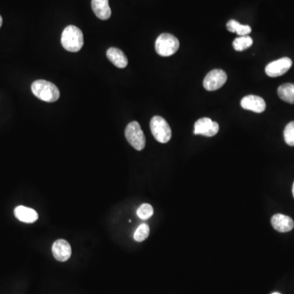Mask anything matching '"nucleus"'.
Listing matches in <instances>:
<instances>
[{"label": "nucleus", "mask_w": 294, "mask_h": 294, "mask_svg": "<svg viewBox=\"0 0 294 294\" xmlns=\"http://www.w3.org/2000/svg\"><path fill=\"white\" fill-rule=\"evenodd\" d=\"M14 215L19 221L25 223H34L38 218L35 210L26 206H17L14 209Z\"/></svg>", "instance_id": "f8f14e48"}, {"label": "nucleus", "mask_w": 294, "mask_h": 294, "mask_svg": "<svg viewBox=\"0 0 294 294\" xmlns=\"http://www.w3.org/2000/svg\"><path fill=\"white\" fill-rule=\"evenodd\" d=\"M292 61L288 57H283L269 63L266 67V74L269 77L276 78L281 76L292 67Z\"/></svg>", "instance_id": "6e6552de"}, {"label": "nucleus", "mask_w": 294, "mask_h": 294, "mask_svg": "<svg viewBox=\"0 0 294 294\" xmlns=\"http://www.w3.org/2000/svg\"><path fill=\"white\" fill-rule=\"evenodd\" d=\"M271 294H281V293H280V292H273V293H271Z\"/></svg>", "instance_id": "5701e85b"}, {"label": "nucleus", "mask_w": 294, "mask_h": 294, "mask_svg": "<svg viewBox=\"0 0 294 294\" xmlns=\"http://www.w3.org/2000/svg\"><path fill=\"white\" fill-rule=\"evenodd\" d=\"M253 43V38L248 35L238 37L233 41V48L238 52H242L252 46Z\"/></svg>", "instance_id": "f3484780"}, {"label": "nucleus", "mask_w": 294, "mask_h": 294, "mask_svg": "<svg viewBox=\"0 0 294 294\" xmlns=\"http://www.w3.org/2000/svg\"><path fill=\"white\" fill-rule=\"evenodd\" d=\"M219 131V125L217 122L209 118H202L198 119L195 123L194 133L196 135H203L205 137H214Z\"/></svg>", "instance_id": "0eeeda50"}, {"label": "nucleus", "mask_w": 294, "mask_h": 294, "mask_svg": "<svg viewBox=\"0 0 294 294\" xmlns=\"http://www.w3.org/2000/svg\"><path fill=\"white\" fill-rule=\"evenodd\" d=\"M240 105L244 110L254 111L255 113H262L266 107L264 99L255 95H248L244 97L242 99Z\"/></svg>", "instance_id": "1a4fd4ad"}, {"label": "nucleus", "mask_w": 294, "mask_h": 294, "mask_svg": "<svg viewBox=\"0 0 294 294\" xmlns=\"http://www.w3.org/2000/svg\"><path fill=\"white\" fill-rule=\"evenodd\" d=\"M284 141L290 146H294V121L287 124L284 132Z\"/></svg>", "instance_id": "aec40b11"}, {"label": "nucleus", "mask_w": 294, "mask_h": 294, "mask_svg": "<svg viewBox=\"0 0 294 294\" xmlns=\"http://www.w3.org/2000/svg\"><path fill=\"white\" fill-rule=\"evenodd\" d=\"M151 133L156 141L167 143L172 137V130L167 121L161 116H154L151 120Z\"/></svg>", "instance_id": "20e7f679"}, {"label": "nucleus", "mask_w": 294, "mask_h": 294, "mask_svg": "<svg viewBox=\"0 0 294 294\" xmlns=\"http://www.w3.org/2000/svg\"><path fill=\"white\" fill-rule=\"evenodd\" d=\"M125 137L129 143L137 151H142L145 148V135L137 121H133L128 124L125 129Z\"/></svg>", "instance_id": "39448f33"}, {"label": "nucleus", "mask_w": 294, "mask_h": 294, "mask_svg": "<svg viewBox=\"0 0 294 294\" xmlns=\"http://www.w3.org/2000/svg\"><path fill=\"white\" fill-rule=\"evenodd\" d=\"M278 95L280 98L285 102L294 104V85L293 83H284L278 89Z\"/></svg>", "instance_id": "dca6fc26"}, {"label": "nucleus", "mask_w": 294, "mask_h": 294, "mask_svg": "<svg viewBox=\"0 0 294 294\" xmlns=\"http://www.w3.org/2000/svg\"><path fill=\"white\" fill-rule=\"evenodd\" d=\"M53 257L58 262H67L72 254L71 245L67 240H57L52 247Z\"/></svg>", "instance_id": "9d476101"}, {"label": "nucleus", "mask_w": 294, "mask_h": 294, "mask_svg": "<svg viewBox=\"0 0 294 294\" xmlns=\"http://www.w3.org/2000/svg\"><path fill=\"white\" fill-rule=\"evenodd\" d=\"M226 28L232 33H236L239 36H245L252 31V29L248 25H242L237 20H230L226 24Z\"/></svg>", "instance_id": "2eb2a0df"}, {"label": "nucleus", "mask_w": 294, "mask_h": 294, "mask_svg": "<svg viewBox=\"0 0 294 294\" xmlns=\"http://www.w3.org/2000/svg\"><path fill=\"white\" fill-rule=\"evenodd\" d=\"M271 225L277 232L285 233L293 229L294 222L290 217L279 214L272 217Z\"/></svg>", "instance_id": "9b49d317"}, {"label": "nucleus", "mask_w": 294, "mask_h": 294, "mask_svg": "<svg viewBox=\"0 0 294 294\" xmlns=\"http://www.w3.org/2000/svg\"><path fill=\"white\" fill-rule=\"evenodd\" d=\"M92 8L95 15L101 20H108L111 17L109 0H92Z\"/></svg>", "instance_id": "ddd939ff"}, {"label": "nucleus", "mask_w": 294, "mask_h": 294, "mask_svg": "<svg viewBox=\"0 0 294 294\" xmlns=\"http://www.w3.org/2000/svg\"><path fill=\"white\" fill-rule=\"evenodd\" d=\"M150 234V227L147 224H141L134 232V240L137 242H142L146 239Z\"/></svg>", "instance_id": "a211bd4d"}, {"label": "nucleus", "mask_w": 294, "mask_h": 294, "mask_svg": "<svg viewBox=\"0 0 294 294\" xmlns=\"http://www.w3.org/2000/svg\"><path fill=\"white\" fill-rule=\"evenodd\" d=\"M153 214V207L149 204H141L137 210V216L142 220L149 219L152 217Z\"/></svg>", "instance_id": "6ab92c4d"}, {"label": "nucleus", "mask_w": 294, "mask_h": 294, "mask_svg": "<svg viewBox=\"0 0 294 294\" xmlns=\"http://www.w3.org/2000/svg\"><path fill=\"white\" fill-rule=\"evenodd\" d=\"M31 90L35 97L46 102H54L60 97V91L53 83L43 79L34 81Z\"/></svg>", "instance_id": "f03ea898"}, {"label": "nucleus", "mask_w": 294, "mask_h": 294, "mask_svg": "<svg viewBox=\"0 0 294 294\" xmlns=\"http://www.w3.org/2000/svg\"><path fill=\"white\" fill-rule=\"evenodd\" d=\"M2 24H3V18L2 16H0V28H1V27H2Z\"/></svg>", "instance_id": "412c9836"}, {"label": "nucleus", "mask_w": 294, "mask_h": 294, "mask_svg": "<svg viewBox=\"0 0 294 294\" xmlns=\"http://www.w3.org/2000/svg\"><path fill=\"white\" fill-rule=\"evenodd\" d=\"M60 41L66 50L71 53H76L83 48V32L75 26H68L63 30Z\"/></svg>", "instance_id": "f257e3e1"}, {"label": "nucleus", "mask_w": 294, "mask_h": 294, "mask_svg": "<svg viewBox=\"0 0 294 294\" xmlns=\"http://www.w3.org/2000/svg\"><path fill=\"white\" fill-rule=\"evenodd\" d=\"M292 196H293L294 197V183L293 185H292Z\"/></svg>", "instance_id": "4be33fe9"}, {"label": "nucleus", "mask_w": 294, "mask_h": 294, "mask_svg": "<svg viewBox=\"0 0 294 294\" xmlns=\"http://www.w3.org/2000/svg\"><path fill=\"white\" fill-rule=\"evenodd\" d=\"M179 40L174 35L163 33L155 41V51L162 57H170L179 49Z\"/></svg>", "instance_id": "7ed1b4c3"}, {"label": "nucleus", "mask_w": 294, "mask_h": 294, "mask_svg": "<svg viewBox=\"0 0 294 294\" xmlns=\"http://www.w3.org/2000/svg\"><path fill=\"white\" fill-rule=\"evenodd\" d=\"M227 80L225 71L216 69L207 73L204 80V87L207 91H215L222 88Z\"/></svg>", "instance_id": "423d86ee"}, {"label": "nucleus", "mask_w": 294, "mask_h": 294, "mask_svg": "<svg viewBox=\"0 0 294 294\" xmlns=\"http://www.w3.org/2000/svg\"><path fill=\"white\" fill-rule=\"evenodd\" d=\"M107 58L112 64L118 68H125L127 67L129 60L123 52L117 48H111L107 52Z\"/></svg>", "instance_id": "4468645a"}]
</instances>
